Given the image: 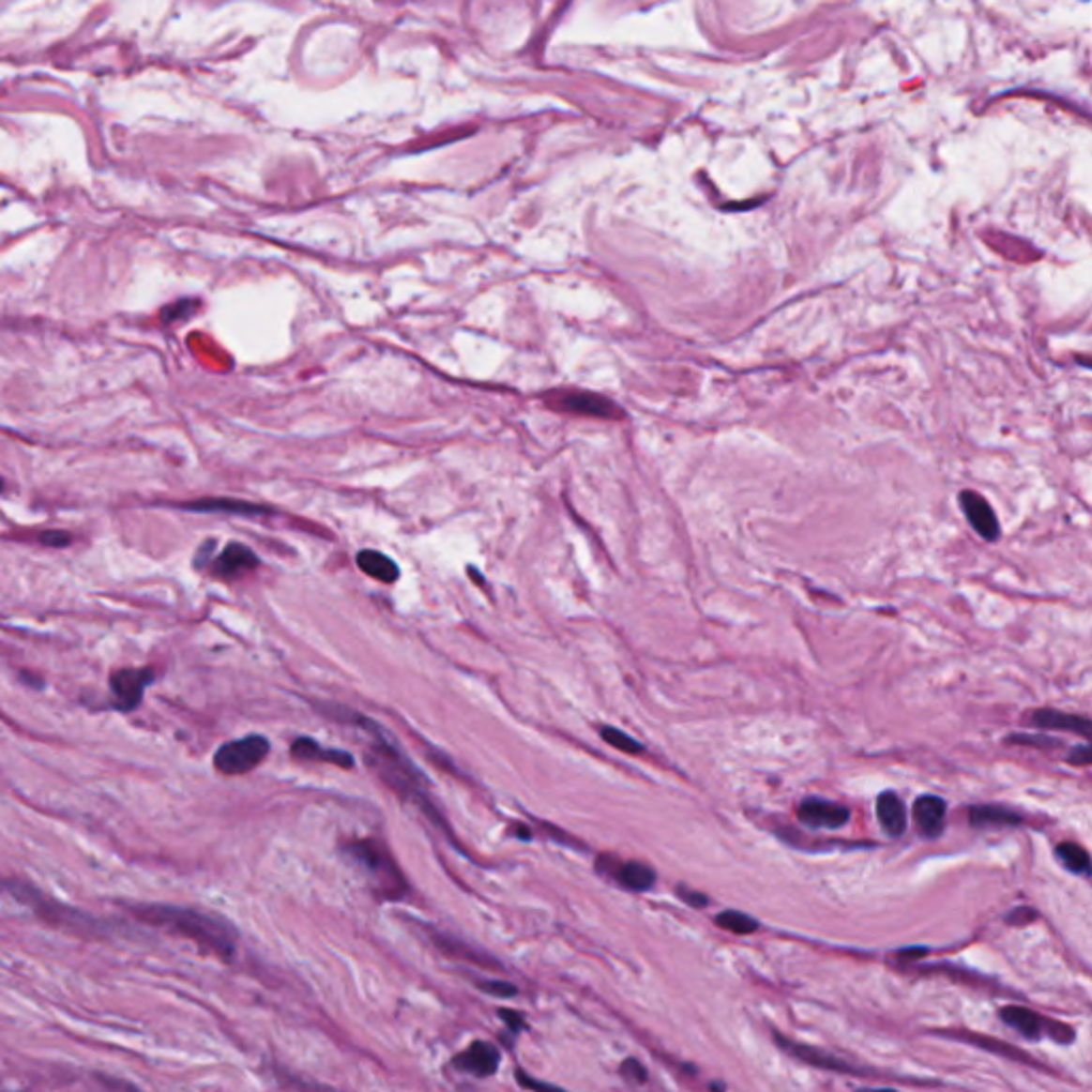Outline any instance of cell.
<instances>
[{"label":"cell","mask_w":1092,"mask_h":1092,"mask_svg":"<svg viewBox=\"0 0 1092 1092\" xmlns=\"http://www.w3.org/2000/svg\"><path fill=\"white\" fill-rule=\"evenodd\" d=\"M348 854L370 872L387 899H397V896H402L405 881L400 869H397V864L393 862V857L388 856L387 849L380 843L370 839L353 841V843L348 845Z\"/></svg>","instance_id":"2"},{"label":"cell","mask_w":1092,"mask_h":1092,"mask_svg":"<svg viewBox=\"0 0 1092 1092\" xmlns=\"http://www.w3.org/2000/svg\"><path fill=\"white\" fill-rule=\"evenodd\" d=\"M3 489H5V482H3V478H0V491H3Z\"/></svg>","instance_id":"36"},{"label":"cell","mask_w":1092,"mask_h":1092,"mask_svg":"<svg viewBox=\"0 0 1092 1092\" xmlns=\"http://www.w3.org/2000/svg\"><path fill=\"white\" fill-rule=\"evenodd\" d=\"M775 1041L781 1050H785L787 1054L802 1060V1063H807L811 1067H817V1069H826V1071H839V1073H860L854 1065L845 1063L843 1058L828 1054V1052L824 1050H817L813 1045H805V1043H798V1041H792L790 1037H783L781 1033L775 1031Z\"/></svg>","instance_id":"8"},{"label":"cell","mask_w":1092,"mask_h":1092,"mask_svg":"<svg viewBox=\"0 0 1092 1092\" xmlns=\"http://www.w3.org/2000/svg\"><path fill=\"white\" fill-rule=\"evenodd\" d=\"M269 753V740L259 735H250L244 738L231 740L218 749L214 755V766L222 775L235 777L246 775L252 768L267 758Z\"/></svg>","instance_id":"3"},{"label":"cell","mask_w":1092,"mask_h":1092,"mask_svg":"<svg viewBox=\"0 0 1092 1092\" xmlns=\"http://www.w3.org/2000/svg\"><path fill=\"white\" fill-rule=\"evenodd\" d=\"M1056 857L1063 862V867L1075 875H1090V857L1088 852L1078 843H1060L1056 847Z\"/></svg>","instance_id":"21"},{"label":"cell","mask_w":1092,"mask_h":1092,"mask_svg":"<svg viewBox=\"0 0 1092 1092\" xmlns=\"http://www.w3.org/2000/svg\"><path fill=\"white\" fill-rule=\"evenodd\" d=\"M852 811L839 802L824 798H807L800 802L798 819L813 830H839L847 826Z\"/></svg>","instance_id":"7"},{"label":"cell","mask_w":1092,"mask_h":1092,"mask_svg":"<svg viewBox=\"0 0 1092 1092\" xmlns=\"http://www.w3.org/2000/svg\"><path fill=\"white\" fill-rule=\"evenodd\" d=\"M676 894L681 896V899L690 904V907H706L708 904V896H705L702 892L696 890H690L688 886H678L676 887Z\"/></svg>","instance_id":"31"},{"label":"cell","mask_w":1092,"mask_h":1092,"mask_svg":"<svg viewBox=\"0 0 1092 1092\" xmlns=\"http://www.w3.org/2000/svg\"><path fill=\"white\" fill-rule=\"evenodd\" d=\"M621 1075H623V1080H628L629 1084H645L646 1082V1069L643 1067L641 1060H636V1058L623 1060Z\"/></svg>","instance_id":"27"},{"label":"cell","mask_w":1092,"mask_h":1092,"mask_svg":"<svg viewBox=\"0 0 1092 1092\" xmlns=\"http://www.w3.org/2000/svg\"><path fill=\"white\" fill-rule=\"evenodd\" d=\"M1037 916H1039V914H1037L1035 909L1026 907V904H1022V907H1016L1008 918H1005V922H1008L1009 926H1026V924L1035 922Z\"/></svg>","instance_id":"29"},{"label":"cell","mask_w":1092,"mask_h":1092,"mask_svg":"<svg viewBox=\"0 0 1092 1092\" xmlns=\"http://www.w3.org/2000/svg\"><path fill=\"white\" fill-rule=\"evenodd\" d=\"M946 817H948V805L946 800L939 798V796H933V794H926V796H919L914 805V819H916V826L918 830L922 832V837L926 839H937L946 830Z\"/></svg>","instance_id":"10"},{"label":"cell","mask_w":1092,"mask_h":1092,"mask_svg":"<svg viewBox=\"0 0 1092 1092\" xmlns=\"http://www.w3.org/2000/svg\"><path fill=\"white\" fill-rule=\"evenodd\" d=\"M598 871L602 872V875H611L613 879H617V884H621L626 890L631 892H646L651 890L655 886V871L651 867H646L643 862H619L614 860L613 856H599L598 857Z\"/></svg>","instance_id":"6"},{"label":"cell","mask_w":1092,"mask_h":1092,"mask_svg":"<svg viewBox=\"0 0 1092 1092\" xmlns=\"http://www.w3.org/2000/svg\"><path fill=\"white\" fill-rule=\"evenodd\" d=\"M951 1037H958V1039H963L966 1043H973L978 1045L981 1050H988V1052H994V1054H1001V1056H1008L1011 1060H1018V1063H1024V1065H1033V1067H1039L1031 1060L1033 1056H1028L1026 1052H1020L1018 1048H1013V1045H1008L998 1039H988V1037H981V1035H971V1033H951Z\"/></svg>","instance_id":"20"},{"label":"cell","mask_w":1092,"mask_h":1092,"mask_svg":"<svg viewBox=\"0 0 1092 1092\" xmlns=\"http://www.w3.org/2000/svg\"><path fill=\"white\" fill-rule=\"evenodd\" d=\"M969 822L975 828H1016L1024 817L1001 805H978L969 811Z\"/></svg>","instance_id":"18"},{"label":"cell","mask_w":1092,"mask_h":1092,"mask_svg":"<svg viewBox=\"0 0 1092 1092\" xmlns=\"http://www.w3.org/2000/svg\"><path fill=\"white\" fill-rule=\"evenodd\" d=\"M961 499H963L964 514L969 517L971 525L978 529V534L984 536L986 540H994V538L998 536V521L994 517V510L990 508V504L986 502V499L978 493H971V491L963 493Z\"/></svg>","instance_id":"16"},{"label":"cell","mask_w":1092,"mask_h":1092,"mask_svg":"<svg viewBox=\"0 0 1092 1092\" xmlns=\"http://www.w3.org/2000/svg\"><path fill=\"white\" fill-rule=\"evenodd\" d=\"M452 1063H455L457 1069H462V1071L474 1073L476 1078H487V1075H493L497 1071L499 1052L495 1045L476 1041L465 1052H462V1054L455 1056Z\"/></svg>","instance_id":"11"},{"label":"cell","mask_w":1092,"mask_h":1092,"mask_svg":"<svg viewBox=\"0 0 1092 1092\" xmlns=\"http://www.w3.org/2000/svg\"><path fill=\"white\" fill-rule=\"evenodd\" d=\"M1045 1035H1048L1052 1041L1063 1043V1045H1069L1075 1039L1073 1028L1067 1026L1065 1022H1056V1020H1045Z\"/></svg>","instance_id":"26"},{"label":"cell","mask_w":1092,"mask_h":1092,"mask_svg":"<svg viewBox=\"0 0 1092 1092\" xmlns=\"http://www.w3.org/2000/svg\"><path fill=\"white\" fill-rule=\"evenodd\" d=\"M356 566L380 583H395L400 579V568L395 561L380 551H361L356 555Z\"/></svg>","instance_id":"19"},{"label":"cell","mask_w":1092,"mask_h":1092,"mask_svg":"<svg viewBox=\"0 0 1092 1092\" xmlns=\"http://www.w3.org/2000/svg\"><path fill=\"white\" fill-rule=\"evenodd\" d=\"M544 403L557 412H568V415L596 418H619L623 415L617 405L606 400V397L589 391H576V388H564V391L544 395Z\"/></svg>","instance_id":"4"},{"label":"cell","mask_w":1092,"mask_h":1092,"mask_svg":"<svg viewBox=\"0 0 1092 1092\" xmlns=\"http://www.w3.org/2000/svg\"><path fill=\"white\" fill-rule=\"evenodd\" d=\"M602 738L606 740L608 745H613L614 749H619L623 753H629V755H638L645 751V747L638 743L636 738H631L626 732H621L617 728H611V725H606L602 728Z\"/></svg>","instance_id":"24"},{"label":"cell","mask_w":1092,"mask_h":1092,"mask_svg":"<svg viewBox=\"0 0 1092 1092\" xmlns=\"http://www.w3.org/2000/svg\"><path fill=\"white\" fill-rule=\"evenodd\" d=\"M1009 743L1013 745H1035V747H1058L1060 740L1048 736H1028V735H1013L1009 736Z\"/></svg>","instance_id":"30"},{"label":"cell","mask_w":1092,"mask_h":1092,"mask_svg":"<svg viewBox=\"0 0 1092 1092\" xmlns=\"http://www.w3.org/2000/svg\"><path fill=\"white\" fill-rule=\"evenodd\" d=\"M132 914L145 924L182 934V937L197 943L201 949L212 951L224 961H231L235 956L237 933L231 924H226V919L203 914L197 909L169 907V904H142V907H132Z\"/></svg>","instance_id":"1"},{"label":"cell","mask_w":1092,"mask_h":1092,"mask_svg":"<svg viewBox=\"0 0 1092 1092\" xmlns=\"http://www.w3.org/2000/svg\"><path fill=\"white\" fill-rule=\"evenodd\" d=\"M1031 721H1033V725H1037V728L1073 732V735H1080L1084 738H1088L1090 730H1092V725L1086 717L1054 711V708H1041V711H1035L1031 717Z\"/></svg>","instance_id":"15"},{"label":"cell","mask_w":1092,"mask_h":1092,"mask_svg":"<svg viewBox=\"0 0 1092 1092\" xmlns=\"http://www.w3.org/2000/svg\"><path fill=\"white\" fill-rule=\"evenodd\" d=\"M517 1082L521 1084L523 1088H532V1090H559L555 1086H551V1084H542V1082L529 1080L525 1071H517Z\"/></svg>","instance_id":"34"},{"label":"cell","mask_w":1092,"mask_h":1092,"mask_svg":"<svg viewBox=\"0 0 1092 1092\" xmlns=\"http://www.w3.org/2000/svg\"><path fill=\"white\" fill-rule=\"evenodd\" d=\"M998 1016L1008 1024L1013 1031L1020 1033L1022 1037H1026V1039H1041V1035H1045V1020L1039 1016V1013H1035L1033 1009L1028 1008H1020V1005H1008V1008H1001L998 1011Z\"/></svg>","instance_id":"17"},{"label":"cell","mask_w":1092,"mask_h":1092,"mask_svg":"<svg viewBox=\"0 0 1092 1092\" xmlns=\"http://www.w3.org/2000/svg\"><path fill=\"white\" fill-rule=\"evenodd\" d=\"M291 753L295 760H306V762H326V764H335V766H341V768H353L355 766V760L353 755L341 751V749H326L323 745H318L316 740L301 736L293 743L291 747Z\"/></svg>","instance_id":"13"},{"label":"cell","mask_w":1092,"mask_h":1092,"mask_svg":"<svg viewBox=\"0 0 1092 1092\" xmlns=\"http://www.w3.org/2000/svg\"><path fill=\"white\" fill-rule=\"evenodd\" d=\"M179 508L190 510V512H231V514H241V517H261V514L271 512L267 506L241 502V499H231V497L194 499V502L179 504Z\"/></svg>","instance_id":"12"},{"label":"cell","mask_w":1092,"mask_h":1092,"mask_svg":"<svg viewBox=\"0 0 1092 1092\" xmlns=\"http://www.w3.org/2000/svg\"><path fill=\"white\" fill-rule=\"evenodd\" d=\"M38 540H41L43 544H48V546H67V544H71V534H67V532H43L41 536H38Z\"/></svg>","instance_id":"33"},{"label":"cell","mask_w":1092,"mask_h":1092,"mask_svg":"<svg viewBox=\"0 0 1092 1092\" xmlns=\"http://www.w3.org/2000/svg\"><path fill=\"white\" fill-rule=\"evenodd\" d=\"M256 566H259V557L254 555V551L239 542L226 544L222 553H218L209 564L212 572L220 579H239V576L254 570Z\"/></svg>","instance_id":"9"},{"label":"cell","mask_w":1092,"mask_h":1092,"mask_svg":"<svg viewBox=\"0 0 1092 1092\" xmlns=\"http://www.w3.org/2000/svg\"><path fill=\"white\" fill-rule=\"evenodd\" d=\"M875 811H877L881 830H884L887 837H892V839L902 837L904 828H907V811H904V805H902V800L899 798V794H894V792L881 794L877 798Z\"/></svg>","instance_id":"14"},{"label":"cell","mask_w":1092,"mask_h":1092,"mask_svg":"<svg viewBox=\"0 0 1092 1092\" xmlns=\"http://www.w3.org/2000/svg\"><path fill=\"white\" fill-rule=\"evenodd\" d=\"M197 310H199V301H194V299H182V301L171 303V306H167L165 310H162L160 311V318L165 323H175V321H182V318L192 316Z\"/></svg>","instance_id":"25"},{"label":"cell","mask_w":1092,"mask_h":1092,"mask_svg":"<svg viewBox=\"0 0 1092 1092\" xmlns=\"http://www.w3.org/2000/svg\"><path fill=\"white\" fill-rule=\"evenodd\" d=\"M715 924L723 928V931L735 933V934H751L760 928L758 919L743 914V911H735V909L721 911V914L715 918Z\"/></svg>","instance_id":"22"},{"label":"cell","mask_w":1092,"mask_h":1092,"mask_svg":"<svg viewBox=\"0 0 1092 1092\" xmlns=\"http://www.w3.org/2000/svg\"><path fill=\"white\" fill-rule=\"evenodd\" d=\"M478 988L482 990V993L493 994V996H499V998H512V996H517V988H514L512 984H506V981H491V979L478 981Z\"/></svg>","instance_id":"28"},{"label":"cell","mask_w":1092,"mask_h":1092,"mask_svg":"<svg viewBox=\"0 0 1092 1092\" xmlns=\"http://www.w3.org/2000/svg\"><path fill=\"white\" fill-rule=\"evenodd\" d=\"M154 681V670L150 668H120L115 670L109 678V690H112V705L118 711L129 713L132 708L142 705V698L145 690L150 688Z\"/></svg>","instance_id":"5"},{"label":"cell","mask_w":1092,"mask_h":1092,"mask_svg":"<svg viewBox=\"0 0 1092 1092\" xmlns=\"http://www.w3.org/2000/svg\"><path fill=\"white\" fill-rule=\"evenodd\" d=\"M433 937H438V946H440L444 951H447V954H452V956H457V958H465V961H472V963H476V964H482V966H487V964H493V966H497V963L489 961V956L485 958V954H478V951H474L472 948L463 946V943H459L457 939H450V937H440V934H433Z\"/></svg>","instance_id":"23"},{"label":"cell","mask_w":1092,"mask_h":1092,"mask_svg":"<svg viewBox=\"0 0 1092 1092\" xmlns=\"http://www.w3.org/2000/svg\"><path fill=\"white\" fill-rule=\"evenodd\" d=\"M1067 762H1069V764H1073V766H1088V764L1092 762V751H1090V747H1088L1086 743H1084V745H1080V747L1071 749V753H1069Z\"/></svg>","instance_id":"32"},{"label":"cell","mask_w":1092,"mask_h":1092,"mask_svg":"<svg viewBox=\"0 0 1092 1092\" xmlns=\"http://www.w3.org/2000/svg\"><path fill=\"white\" fill-rule=\"evenodd\" d=\"M499 1018H502L506 1022V1024H508L512 1028V1031L519 1033L521 1028H523V1016H521V1013H517V1011L504 1009V1011H499Z\"/></svg>","instance_id":"35"}]
</instances>
